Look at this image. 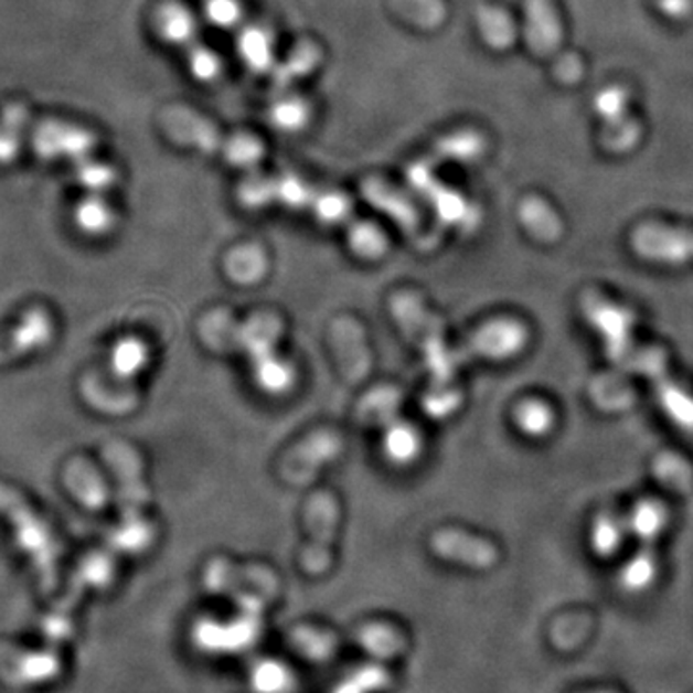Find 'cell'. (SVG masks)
Segmentation results:
<instances>
[{
	"label": "cell",
	"instance_id": "6da1fadb",
	"mask_svg": "<svg viewBox=\"0 0 693 693\" xmlns=\"http://www.w3.org/2000/svg\"><path fill=\"white\" fill-rule=\"evenodd\" d=\"M626 369L643 372L655 385L657 397L664 413L671 416L682 430L693 434V397L672 380L667 369L664 351L659 346L633 349Z\"/></svg>",
	"mask_w": 693,
	"mask_h": 693
},
{
	"label": "cell",
	"instance_id": "7c38bea8",
	"mask_svg": "<svg viewBox=\"0 0 693 693\" xmlns=\"http://www.w3.org/2000/svg\"><path fill=\"white\" fill-rule=\"evenodd\" d=\"M28 120L23 106H8L0 118V167H7L18 159L22 145V129Z\"/></svg>",
	"mask_w": 693,
	"mask_h": 693
},
{
	"label": "cell",
	"instance_id": "9a60e30c",
	"mask_svg": "<svg viewBox=\"0 0 693 693\" xmlns=\"http://www.w3.org/2000/svg\"><path fill=\"white\" fill-rule=\"evenodd\" d=\"M76 220L87 234H100L106 226H110L113 214L100 199H87L77 206Z\"/></svg>",
	"mask_w": 693,
	"mask_h": 693
},
{
	"label": "cell",
	"instance_id": "2e32d148",
	"mask_svg": "<svg viewBox=\"0 0 693 693\" xmlns=\"http://www.w3.org/2000/svg\"><path fill=\"white\" fill-rule=\"evenodd\" d=\"M77 178L84 183L85 188L90 191H100L105 189L110 181H113V172L110 168L105 164H98V162H90V160H82L77 162Z\"/></svg>",
	"mask_w": 693,
	"mask_h": 693
},
{
	"label": "cell",
	"instance_id": "d6986e66",
	"mask_svg": "<svg viewBox=\"0 0 693 693\" xmlns=\"http://www.w3.org/2000/svg\"><path fill=\"white\" fill-rule=\"evenodd\" d=\"M209 14L212 22L218 25H234L239 20V8L234 0H211Z\"/></svg>",
	"mask_w": 693,
	"mask_h": 693
},
{
	"label": "cell",
	"instance_id": "ba28073f",
	"mask_svg": "<svg viewBox=\"0 0 693 693\" xmlns=\"http://www.w3.org/2000/svg\"><path fill=\"white\" fill-rule=\"evenodd\" d=\"M527 14H530V43L537 53H550L557 49L561 39V28H558L557 14L553 12L547 0H530L527 2Z\"/></svg>",
	"mask_w": 693,
	"mask_h": 693
},
{
	"label": "cell",
	"instance_id": "52a82bcc",
	"mask_svg": "<svg viewBox=\"0 0 693 693\" xmlns=\"http://www.w3.org/2000/svg\"><path fill=\"white\" fill-rule=\"evenodd\" d=\"M520 222L526 226L527 232L540 242H557L563 235V224L558 220L557 212H553L550 204L537 196H527L520 204Z\"/></svg>",
	"mask_w": 693,
	"mask_h": 693
},
{
	"label": "cell",
	"instance_id": "ffe728a7",
	"mask_svg": "<svg viewBox=\"0 0 693 693\" xmlns=\"http://www.w3.org/2000/svg\"><path fill=\"white\" fill-rule=\"evenodd\" d=\"M601 693H612V692H601Z\"/></svg>",
	"mask_w": 693,
	"mask_h": 693
},
{
	"label": "cell",
	"instance_id": "5b68a950",
	"mask_svg": "<svg viewBox=\"0 0 693 693\" xmlns=\"http://www.w3.org/2000/svg\"><path fill=\"white\" fill-rule=\"evenodd\" d=\"M526 341V326L516 320H498L476 333L468 345V353L486 359H507L522 351Z\"/></svg>",
	"mask_w": 693,
	"mask_h": 693
},
{
	"label": "cell",
	"instance_id": "277c9868",
	"mask_svg": "<svg viewBox=\"0 0 693 693\" xmlns=\"http://www.w3.org/2000/svg\"><path fill=\"white\" fill-rule=\"evenodd\" d=\"M93 147V139L84 129L72 128L58 121H45L35 129L33 149L41 159H70L82 162Z\"/></svg>",
	"mask_w": 693,
	"mask_h": 693
},
{
	"label": "cell",
	"instance_id": "8fae6325",
	"mask_svg": "<svg viewBox=\"0 0 693 693\" xmlns=\"http://www.w3.org/2000/svg\"><path fill=\"white\" fill-rule=\"evenodd\" d=\"M657 576V557L655 547L653 545H641L640 551L633 555L628 565L622 568L620 582L622 588L628 591H643L648 589Z\"/></svg>",
	"mask_w": 693,
	"mask_h": 693
},
{
	"label": "cell",
	"instance_id": "ac0fdd59",
	"mask_svg": "<svg viewBox=\"0 0 693 693\" xmlns=\"http://www.w3.org/2000/svg\"><path fill=\"white\" fill-rule=\"evenodd\" d=\"M390 451L401 460L415 457V452L418 451V437H416L415 431L411 428L395 430V434L390 437Z\"/></svg>",
	"mask_w": 693,
	"mask_h": 693
},
{
	"label": "cell",
	"instance_id": "5bb4252c",
	"mask_svg": "<svg viewBox=\"0 0 693 693\" xmlns=\"http://www.w3.org/2000/svg\"><path fill=\"white\" fill-rule=\"evenodd\" d=\"M514 420L519 424L520 430L527 436L540 437L550 434L555 424V416L550 405H545L543 401L530 399L520 403L514 413Z\"/></svg>",
	"mask_w": 693,
	"mask_h": 693
},
{
	"label": "cell",
	"instance_id": "3957f363",
	"mask_svg": "<svg viewBox=\"0 0 693 693\" xmlns=\"http://www.w3.org/2000/svg\"><path fill=\"white\" fill-rule=\"evenodd\" d=\"M633 250L640 257L664 264H684L693 258V232L643 224L632 235Z\"/></svg>",
	"mask_w": 693,
	"mask_h": 693
},
{
	"label": "cell",
	"instance_id": "9c48e42d",
	"mask_svg": "<svg viewBox=\"0 0 693 693\" xmlns=\"http://www.w3.org/2000/svg\"><path fill=\"white\" fill-rule=\"evenodd\" d=\"M669 522V511L657 499H643L633 507L630 514V530L640 537L641 545H655L657 537L663 534Z\"/></svg>",
	"mask_w": 693,
	"mask_h": 693
},
{
	"label": "cell",
	"instance_id": "4fadbf2b",
	"mask_svg": "<svg viewBox=\"0 0 693 693\" xmlns=\"http://www.w3.org/2000/svg\"><path fill=\"white\" fill-rule=\"evenodd\" d=\"M625 540V520L617 514H599L591 530V545L599 557H612Z\"/></svg>",
	"mask_w": 693,
	"mask_h": 693
},
{
	"label": "cell",
	"instance_id": "8992f818",
	"mask_svg": "<svg viewBox=\"0 0 693 693\" xmlns=\"http://www.w3.org/2000/svg\"><path fill=\"white\" fill-rule=\"evenodd\" d=\"M434 550L445 558H451L462 565L488 568L498 561L495 545L483 537L465 534L459 530H444L434 535Z\"/></svg>",
	"mask_w": 693,
	"mask_h": 693
},
{
	"label": "cell",
	"instance_id": "30bf717a",
	"mask_svg": "<svg viewBox=\"0 0 693 693\" xmlns=\"http://www.w3.org/2000/svg\"><path fill=\"white\" fill-rule=\"evenodd\" d=\"M653 472L659 483H663L667 490L684 493V495L693 490V468L676 452L659 455L653 462Z\"/></svg>",
	"mask_w": 693,
	"mask_h": 693
},
{
	"label": "cell",
	"instance_id": "e0dca14e",
	"mask_svg": "<svg viewBox=\"0 0 693 693\" xmlns=\"http://www.w3.org/2000/svg\"><path fill=\"white\" fill-rule=\"evenodd\" d=\"M145 361L143 346L136 341H126L118 346L114 362L116 366L120 369V372H136V369H141V364Z\"/></svg>",
	"mask_w": 693,
	"mask_h": 693
},
{
	"label": "cell",
	"instance_id": "7a4b0ae2",
	"mask_svg": "<svg viewBox=\"0 0 693 693\" xmlns=\"http://www.w3.org/2000/svg\"><path fill=\"white\" fill-rule=\"evenodd\" d=\"M584 314L589 324L601 333L610 361L625 366L633 353V314L625 307H618L597 294L584 295Z\"/></svg>",
	"mask_w": 693,
	"mask_h": 693
}]
</instances>
